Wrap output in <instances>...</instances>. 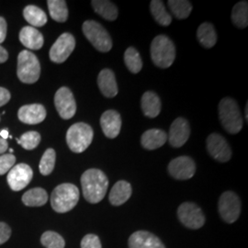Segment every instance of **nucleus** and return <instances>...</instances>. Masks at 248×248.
<instances>
[{"instance_id":"f257e3e1","label":"nucleus","mask_w":248,"mask_h":248,"mask_svg":"<svg viewBox=\"0 0 248 248\" xmlns=\"http://www.w3.org/2000/svg\"><path fill=\"white\" fill-rule=\"evenodd\" d=\"M81 186L86 201L89 203H98L106 195L108 179L103 171L90 169L81 176Z\"/></svg>"},{"instance_id":"f03ea898","label":"nucleus","mask_w":248,"mask_h":248,"mask_svg":"<svg viewBox=\"0 0 248 248\" xmlns=\"http://www.w3.org/2000/svg\"><path fill=\"white\" fill-rule=\"evenodd\" d=\"M79 196L78 186L71 183H62L53 189L51 195V206L56 213H68L77 206Z\"/></svg>"},{"instance_id":"7ed1b4c3","label":"nucleus","mask_w":248,"mask_h":248,"mask_svg":"<svg viewBox=\"0 0 248 248\" xmlns=\"http://www.w3.org/2000/svg\"><path fill=\"white\" fill-rule=\"evenodd\" d=\"M151 58L155 65L169 68L176 58V47L168 36H156L151 44Z\"/></svg>"},{"instance_id":"20e7f679","label":"nucleus","mask_w":248,"mask_h":248,"mask_svg":"<svg viewBox=\"0 0 248 248\" xmlns=\"http://www.w3.org/2000/svg\"><path fill=\"white\" fill-rule=\"evenodd\" d=\"M219 118L227 133L236 134L243 128V117L237 103L231 98H222L219 104Z\"/></svg>"},{"instance_id":"39448f33","label":"nucleus","mask_w":248,"mask_h":248,"mask_svg":"<svg viewBox=\"0 0 248 248\" xmlns=\"http://www.w3.org/2000/svg\"><path fill=\"white\" fill-rule=\"evenodd\" d=\"M94 132L91 126L85 123L73 124L66 133V142L74 153L80 154L91 144Z\"/></svg>"},{"instance_id":"423d86ee","label":"nucleus","mask_w":248,"mask_h":248,"mask_svg":"<svg viewBox=\"0 0 248 248\" xmlns=\"http://www.w3.org/2000/svg\"><path fill=\"white\" fill-rule=\"evenodd\" d=\"M83 33L98 51L101 53H108L112 48L111 37L106 29L95 20H87L84 22Z\"/></svg>"},{"instance_id":"0eeeda50","label":"nucleus","mask_w":248,"mask_h":248,"mask_svg":"<svg viewBox=\"0 0 248 248\" xmlns=\"http://www.w3.org/2000/svg\"><path fill=\"white\" fill-rule=\"evenodd\" d=\"M18 79L25 84H33L40 78L41 64L34 53L24 50L18 56Z\"/></svg>"},{"instance_id":"6e6552de","label":"nucleus","mask_w":248,"mask_h":248,"mask_svg":"<svg viewBox=\"0 0 248 248\" xmlns=\"http://www.w3.org/2000/svg\"><path fill=\"white\" fill-rule=\"evenodd\" d=\"M177 217L186 228L197 230L205 224V215L202 209L193 202H184L177 209Z\"/></svg>"},{"instance_id":"1a4fd4ad","label":"nucleus","mask_w":248,"mask_h":248,"mask_svg":"<svg viewBox=\"0 0 248 248\" xmlns=\"http://www.w3.org/2000/svg\"><path fill=\"white\" fill-rule=\"evenodd\" d=\"M218 209L221 218L224 222L227 223L236 222L241 213L239 197L233 191H225L220 197Z\"/></svg>"},{"instance_id":"9d476101","label":"nucleus","mask_w":248,"mask_h":248,"mask_svg":"<svg viewBox=\"0 0 248 248\" xmlns=\"http://www.w3.org/2000/svg\"><path fill=\"white\" fill-rule=\"evenodd\" d=\"M76 47V40L71 33L64 32L60 36L50 49L51 61L56 63L65 62Z\"/></svg>"},{"instance_id":"9b49d317","label":"nucleus","mask_w":248,"mask_h":248,"mask_svg":"<svg viewBox=\"0 0 248 248\" xmlns=\"http://www.w3.org/2000/svg\"><path fill=\"white\" fill-rule=\"evenodd\" d=\"M54 105L57 112L63 120H69L77 112V103L71 90L62 87L58 89L54 96Z\"/></svg>"},{"instance_id":"f8f14e48","label":"nucleus","mask_w":248,"mask_h":248,"mask_svg":"<svg viewBox=\"0 0 248 248\" xmlns=\"http://www.w3.org/2000/svg\"><path fill=\"white\" fill-rule=\"evenodd\" d=\"M207 150L210 155L221 163L228 162L232 151L227 141L219 133H212L207 138Z\"/></svg>"},{"instance_id":"ddd939ff","label":"nucleus","mask_w":248,"mask_h":248,"mask_svg":"<svg viewBox=\"0 0 248 248\" xmlns=\"http://www.w3.org/2000/svg\"><path fill=\"white\" fill-rule=\"evenodd\" d=\"M33 177L32 169L27 164H18L9 170L7 180L14 191H19L26 187Z\"/></svg>"},{"instance_id":"4468645a","label":"nucleus","mask_w":248,"mask_h":248,"mask_svg":"<svg viewBox=\"0 0 248 248\" xmlns=\"http://www.w3.org/2000/svg\"><path fill=\"white\" fill-rule=\"evenodd\" d=\"M168 169L169 175L173 178L186 180L195 175V162L189 156H179L169 163Z\"/></svg>"},{"instance_id":"2eb2a0df","label":"nucleus","mask_w":248,"mask_h":248,"mask_svg":"<svg viewBox=\"0 0 248 248\" xmlns=\"http://www.w3.org/2000/svg\"><path fill=\"white\" fill-rule=\"evenodd\" d=\"M190 136V126L184 118H177L169 129L168 140L172 147L179 148L183 146Z\"/></svg>"},{"instance_id":"dca6fc26","label":"nucleus","mask_w":248,"mask_h":248,"mask_svg":"<svg viewBox=\"0 0 248 248\" xmlns=\"http://www.w3.org/2000/svg\"><path fill=\"white\" fill-rule=\"evenodd\" d=\"M129 248H166L162 241L147 231L134 232L128 241Z\"/></svg>"},{"instance_id":"f3484780","label":"nucleus","mask_w":248,"mask_h":248,"mask_svg":"<svg viewBox=\"0 0 248 248\" xmlns=\"http://www.w3.org/2000/svg\"><path fill=\"white\" fill-rule=\"evenodd\" d=\"M100 126L106 137L114 139L121 133L122 118L120 113L114 109L107 110L100 117Z\"/></svg>"},{"instance_id":"a211bd4d","label":"nucleus","mask_w":248,"mask_h":248,"mask_svg":"<svg viewBox=\"0 0 248 248\" xmlns=\"http://www.w3.org/2000/svg\"><path fill=\"white\" fill-rule=\"evenodd\" d=\"M18 117L23 124H41L46 118V109L41 104L25 105L18 109Z\"/></svg>"},{"instance_id":"6ab92c4d","label":"nucleus","mask_w":248,"mask_h":248,"mask_svg":"<svg viewBox=\"0 0 248 248\" xmlns=\"http://www.w3.org/2000/svg\"><path fill=\"white\" fill-rule=\"evenodd\" d=\"M98 86L106 98H114L118 94L115 75L110 69H103L98 74Z\"/></svg>"},{"instance_id":"aec40b11","label":"nucleus","mask_w":248,"mask_h":248,"mask_svg":"<svg viewBox=\"0 0 248 248\" xmlns=\"http://www.w3.org/2000/svg\"><path fill=\"white\" fill-rule=\"evenodd\" d=\"M19 41L31 50H40L45 43L43 34L36 28L31 26L22 28L19 32Z\"/></svg>"},{"instance_id":"412c9836","label":"nucleus","mask_w":248,"mask_h":248,"mask_svg":"<svg viewBox=\"0 0 248 248\" xmlns=\"http://www.w3.org/2000/svg\"><path fill=\"white\" fill-rule=\"evenodd\" d=\"M168 141V134L160 129H151L141 137L142 146L146 150H155L162 147Z\"/></svg>"},{"instance_id":"4be33fe9","label":"nucleus","mask_w":248,"mask_h":248,"mask_svg":"<svg viewBox=\"0 0 248 248\" xmlns=\"http://www.w3.org/2000/svg\"><path fill=\"white\" fill-rule=\"evenodd\" d=\"M133 193V188L129 182L120 180L116 182L115 185L112 186L108 200L109 202L113 206H121L127 202V201L131 198Z\"/></svg>"},{"instance_id":"5701e85b","label":"nucleus","mask_w":248,"mask_h":248,"mask_svg":"<svg viewBox=\"0 0 248 248\" xmlns=\"http://www.w3.org/2000/svg\"><path fill=\"white\" fill-rule=\"evenodd\" d=\"M141 106L143 114L149 118H155L159 115L162 103L159 97L153 91H146L142 95Z\"/></svg>"},{"instance_id":"b1692460","label":"nucleus","mask_w":248,"mask_h":248,"mask_svg":"<svg viewBox=\"0 0 248 248\" xmlns=\"http://www.w3.org/2000/svg\"><path fill=\"white\" fill-rule=\"evenodd\" d=\"M197 37L199 43L204 48L211 49L217 43V33L213 24L209 22H204L201 24L197 31Z\"/></svg>"},{"instance_id":"393cba45","label":"nucleus","mask_w":248,"mask_h":248,"mask_svg":"<svg viewBox=\"0 0 248 248\" xmlns=\"http://www.w3.org/2000/svg\"><path fill=\"white\" fill-rule=\"evenodd\" d=\"M95 12L109 21H114L118 18V8L115 5L108 0H93L91 2Z\"/></svg>"},{"instance_id":"a878e982","label":"nucleus","mask_w":248,"mask_h":248,"mask_svg":"<svg viewBox=\"0 0 248 248\" xmlns=\"http://www.w3.org/2000/svg\"><path fill=\"white\" fill-rule=\"evenodd\" d=\"M48 201V194L44 188L35 187L28 190L22 196V202L29 207L44 206Z\"/></svg>"},{"instance_id":"bb28decb","label":"nucleus","mask_w":248,"mask_h":248,"mask_svg":"<svg viewBox=\"0 0 248 248\" xmlns=\"http://www.w3.org/2000/svg\"><path fill=\"white\" fill-rule=\"evenodd\" d=\"M151 13L155 20L161 26L168 27L172 22V17L168 12L164 3L160 0H153L150 4Z\"/></svg>"},{"instance_id":"cd10ccee","label":"nucleus","mask_w":248,"mask_h":248,"mask_svg":"<svg viewBox=\"0 0 248 248\" xmlns=\"http://www.w3.org/2000/svg\"><path fill=\"white\" fill-rule=\"evenodd\" d=\"M23 16L31 27H43L47 23V16L45 11L36 6H27L23 10Z\"/></svg>"},{"instance_id":"c85d7f7f","label":"nucleus","mask_w":248,"mask_h":248,"mask_svg":"<svg viewBox=\"0 0 248 248\" xmlns=\"http://www.w3.org/2000/svg\"><path fill=\"white\" fill-rule=\"evenodd\" d=\"M48 9L53 20L57 22H65L68 18V9L66 2L63 0H48Z\"/></svg>"},{"instance_id":"c756f323","label":"nucleus","mask_w":248,"mask_h":248,"mask_svg":"<svg viewBox=\"0 0 248 248\" xmlns=\"http://www.w3.org/2000/svg\"><path fill=\"white\" fill-rule=\"evenodd\" d=\"M232 20L235 27L245 29L248 25V1H241L235 4L232 11Z\"/></svg>"},{"instance_id":"7c9ffc66","label":"nucleus","mask_w":248,"mask_h":248,"mask_svg":"<svg viewBox=\"0 0 248 248\" xmlns=\"http://www.w3.org/2000/svg\"><path fill=\"white\" fill-rule=\"evenodd\" d=\"M124 62L126 67L133 74H137L142 70V58L139 52L133 47H130L125 51Z\"/></svg>"},{"instance_id":"2f4dec72","label":"nucleus","mask_w":248,"mask_h":248,"mask_svg":"<svg viewBox=\"0 0 248 248\" xmlns=\"http://www.w3.org/2000/svg\"><path fill=\"white\" fill-rule=\"evenodd\" d=\"M168 4L173 15L178 19H185L192 11L191 3L186 0H169Z\"/></svg>"},{"instance_id":"473e14b6","label":"nucleus","mask_w":248,"mask_h":248,"mask_svg":"<svg viewBox=\"0 0 248 248\" xmlns=\"http://www.w3.org/2000/svg\"><path fill=\"white\" fill-rule=\"evenodd\" d=\"M55 159H56L55 151L52 148H49L45 151L39 165V169L42 175L48 176L53 172L55 166Z\"/></svg>"},{"instance_id":"72a5a7b5","label":"nucleus","mask_w":248,"mask_h":248,"mask_svg":"<svg viewBox=\"0 0 248 248\" xmlns=\"http://www.w3.org/2000/svg\"><path fill=\"white\" fill-rule=\"evenodd\" d=\"M43 246L46 248H64L65 242L62 236L52 231H47L41 237Z\"/></svg>"},{"instance_id":"f704fd0d","label":"nucleus","mask_w":248,"mask_h":248,"mask_svg":"<svg viewBox=\"0 0 248 248\" xmlns=\"http://www.w3.org/2000/svg\"><path fill=\"white\" fill-rule=\"evenodd\" d=\"M17 142L26 150H33L41 142L40 133L31 131L21 135L20 139H17Z\"/></svg>"},{"instance_id":"c9c22d12","label":"nucleus","mask_w":248,"mask_h":248,"mask_svg":"<svg viewBox=\"0 0 248 248\" xmlns=\"http://www.w3.org/2000/svg\"><path fill=\"white\" fill-rule=\"evenodd\" d=\"M16 157L12 154H7L0 155V175H5L9 172L15 165Z\"/></svg>"},{"instance_id":"e433bc0d","label":"nucleus","mask_w":248,"mask_h":248,"mask_svg":"<svg viewBox=\"0 0 248 248\" xmlns=\"http://www.w3.org/2000/svg\"><path fill=\"white\" fill-rule=\"evenodd\" d=\"M81 248H102V245L98 235L89 233L81 241Z\"/></svg>"},{"instance_id":"4c0bfd02","label":"nucleus","mask_w":248,"mask_h":248,"mask_svg":"<svg viewBox=\"0 0 248 248\" xmlns=\"http://www.w3.org/2000/svg\"><path fill=\"white\" fill-rule=\"evenodd\" d=\"M11 235V229L5 222H0V245L6 243Z\"/></svg>"},{"instance_id":"58836bf2","label":"nucleus","mask_w":248,"mask_h":248,"mask_svg":"<svg viewBox=\"0 0 248 248\" xmlns=\"http://www.w3.org/2000/svg\"><path fill=\"white\" fill-rule=\"evenodd\" d=\"M10 93L8 89L0 88V107L7 104L10 99Z\"/></svg>"},{"instance_id":"ea45409f","label":"nucleus","mask_w":248,"mask_h":248,"mask_svg":"<svg viewBox=\"0 0 248 248\" xmlns=\"http://www.w3.org/2000/svg\"><path fill=\"white\" fill-rule=\"evenodd\" d=\"M7 36V22L5 18L0 17V44H2Z\"/></svg>"},{"instance_id":"a19ab883","label":"nucleus","mask_w":248,"mask_h":248,"mask_svg":"<svg viewBox=\"0 0 248 248\" xmlns=\"http://www.w3.org/2000/svg\"><path fill=\"white\" fill-rule=\"evenodd\" d=\"M9 59V53L5 48L0 46V63L6 62Z\"/></svg>"},{"instance_id":"79ce46f5","label":"nucleus","mask_w":248,"mask_h":248,"mask_svg":"<svg viewBox=\"0 0 248 248\" xmlns=\"http://www.w3.org/2000/svg\"><path fill=\"white\" fill-rule=\"evenodd\" d=\"M7 150H8V142L6 140L0 138V155L4 154Z\"/></svg>"},{"instance_id":"37998d69","label":"nucleus","mask_w":248,"mask_h":248,"mask_svg":"<svg viewBox=\"0 0 248 248\" xmlns=\"http://www.w3.org/2000/svg\"><path fill=\"white\" fill-rule=\"evenodd\" d=\"M0 136H1V138L4 139V140L8 139V137H9V131H8V130H2V131L0 132Z\"/></svg>"},{"instance_id":"c03bdc74","label":"nucleus","mask_w":248,"mask_h":248,"mask_svg":"<svg viewBox=\"0 0 248 248\" xmlns=\"http://www.w3.org/2000/svg\"><path fill=\"white\" fill-rule=\"evenodd\" d=\"M248 106L247 105V107H246V119L248 120Z\"/></svg>"}]
</instances>
